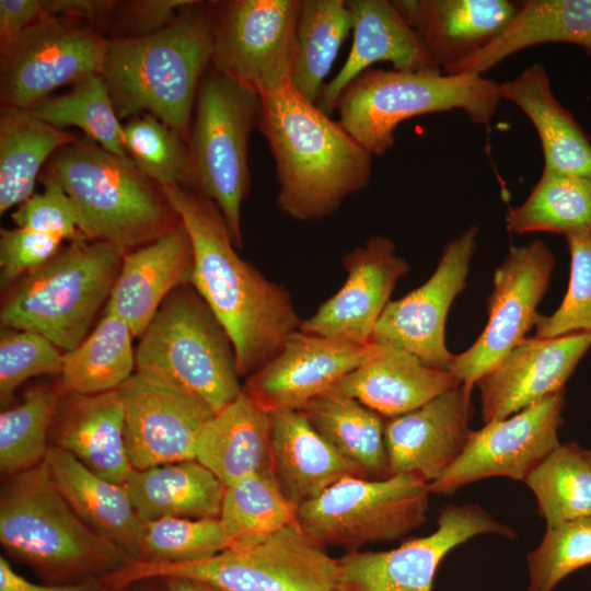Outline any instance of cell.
<instances>
[{
    "mask_svg": "<svg viewBox=\"0 0 591 591\" xmlns=\"http://www.w3.org/2000/svg\"><path fill=\"white\" fill-rule=\"evenodd\" d=\"M62 355L38 333L1 327L0 332V404L7 408L16 389L27 379L61 374Z\"/></svg>",
    "mask_w": 591,
    "mask_h": 591,
    "instance_id": "obj_47",
    "label": "cell"
},
{
    "mask_svg": "<svg viewBox=\"0 0 591 591\" xmlns=\"http://www.w3.org/2000/svg\"><path fill=\"white\" fill-rule=\"evenodd\" d=\"M333 591H351V590L340 584L339 587H337V588H336L335 590H333Z\"/></svg>",
    "mask_w": 591,
    "mask_h": 591,
    "instance_id": "obj_54",
    "label": "cell"
},
{
    "mask_svg": "<svg viewBox=\"0 0 591 591\" xmlns=\"http://www.w3.org/2000/svg\"><path fill=\"white\" fill-rule=\"evenodd\" d=\"M565 236L570 253L568 289L553 314H537L536 337L591 333V232L583 230Z\"/></svg>",
    "mask_w": 591,
    "mask_h": 591,
    "instance_id": "obj_46",
    "label": "cell"
},
{
    "mask_svg": "<svg viewBox=\"0 0 591 591\" xmlns=\"http://www.w3.org/2000/svg\"><path fill=\"white\" fill-rule=\"evenodd\" d=\"M195 460L225 487L270 467L268 414L243 390L200 431Z\"/></svg>",
    "mask_w": 591,
    "mask_h": 591,
    "instance_id": "obj_33",
    "label": "cell"
},
{
    "mask_svg": "<svg viewBox=\"0 0 591 591\" xmlns=\"http://www.w3.org/2000/svg\"><path fill=\"white\" fill-rule=\"evenodd\" d=\"M186 228L194 251L192 286L229 334L239 375L265 364L301 320L287 289L239 256L217 205L198 190L160 186Z\"/></svg>",
    "mask_w": 591,
    "mask_h": 591,
    "instance_id": "obj_1",
    "label": "cell"
},
{
    "mask_svg": "<svg viewBox=\"0 0 591 591\" xmlns=\"http://www.w3.org/2000/svg\"><path fill=\"white\" fill-rule=\"evenodd\" d=\"M437 529L384 552L352 551L338 559L340 584L351 591H431L441 560L479 534L514 537V531L474 503L448 505Z\"/></svg>",
    "mask_w": 591,
    "mask_h": 591,
    "instance_id": "obj_16",
    "label": "cell"
},
{
    "mask_svg": "<svg viewBox=\"0 0 591 591\" xmlns=\"http://www.w3.org/2000/svg\"><path fill=\"white\" fill-rule=\"evenodd\" d=\"M61 239L24 229H1L0 283L5 287L47 263L59 252Z\"/></svg>",
    "mask_w": 591,
    "mask_h": 591,
    "instance_id": "obj_49",
    "label": "cell"
},
{
    "mask_svg": "<svg viewBox=\"0 0 591 591\" xmlns=\"http://www.w3.org/2000/svg\"><path fill=\"white\" fill-rule=\"evenodd\" d=\"M126 250L83 236L24 276L2 302V327L40 334L66 351L86 337L108 300Z\"/></svg>",
    "mask_w": 591,
    "mask_h": 591,
    "instance_id": "obj_8",
    "label": "cell"
},
{
    "mask_svg": "<svg viewBox=\"0 0 591 591\" xmlns=\"http://www.w3.org/2000/svg\"><path fill=\"white\" fill-rule=\"evenodd\" d=\"M346 280L299 329L305 333L359 345L372 343L373 332L397 281L408 270L396 255L394 242L371 236L343 257Z\"/></svg>",
    "mask_w": 591,
    "mask_h": 591,
    "instance_id": "obj_20",
    "label": "cell"
},
{
    "mask_svg": "<svg viewBox=\"0 0 591 591\" xmlns=\"http://www.w3.org/2000/svg\"><path fill=\"white\" fill-rule=\"evenodd\" d=\"M586 453H587L588 459H589L590 462H591V450H586Z\"/></svg>",
    "mask_w": 591,
    "mask_h": 591,
    "instance_id": "obj_56",
    "label": "cell"
},
{
    "mask_svg": "<svg viewBox=\"0 0 591 591\" xmlns=\"http://www.w3.org/2000/svg\"><path fill=\"white\" fill-rule=\"evenodd\" d=\"M228 547L229 540L219 518H163L144 522L140 561H196L210 558Z\"/></svg>",
    "mask_w": 591,
    "mask_h": 591,
    "instance_id": "obj_44",
    "label": "cell"
},
{
    "mask_svg": "<svg viewBox=\"0 0 591 591\" xmlns=\"http://www.w3.org/2000/svg\"><path fill=\"white\" fill-rule=\"evenodd\" d=\"M193 0L117 1L103 32L108 39L137 38L151 35L172 23Z\"/></svg>",
    "mask_w": 591,
    "mask_h": 591,
    "instance_id": "obj_50",
    "label": "cell"
},
{
    "mask_svg": "<svg viewBox=\"0 0 591 591\" xmlns=\"http://www.w3.org/2000/svg\"><path fill=\"white\" fill-rule=\"evenodd\" d=\"M134 337L123 318L105 310L92 333L62 355L60 392L95 395L117 390L136 370Z\"/></svg>",
    "mask_w": 591,
    "mask_h": 591,
    "instance_id": "obj_36",
    "label": "cell"
},
{
    "mask_svg": "<svg viewBox=\"0 0 591 591\" xmlns=\"http://www.w3.org/2000/svg\"><path fill=\"white\" fill-rule=\"evenodd\" d=\"M477 231L471 227L449 242L430 278L403 298L389 302L372 341L405 350L429 367L449 371L455 355L445 344L447 315L466 286Z\"/></svg>",
    "mask_w": 591,
    "mask_h": 591,
    "instance_id": "obj_17",
    "label": "cell"
},
{
    "mask_svg": "<svg viewBox=\"0 0 591 591\" xmlns=\"http://www.w3.org/2000/svg\"><path fill=\"white\" fill-rule=\"evenodd\" d=\"M193 274V244L179 220L154 241L125 255L105 310L140 337L167 296L192 285Z\"/></svg>",
    "mask_w": 591,
    "mask_h": 591,
    "instance_id": "obj_23",
    "label": "cell"
},
{
    "mask_svg": "<svg viewBox=\"0 0 591 591\" xmlns=\"http://www.w3.org/2000/svg\"><path fill=\"white\" fill-rule=\"evenodd\" d=\"M260 97L216 71L202 77L188 148L193 187L219 208L235 247H242L241 208L250 190L248 143Z\"/></svg>",
    "mask_w": 591,
    "mask_h": 591,
    "instance_id": "obj_10",
    "label": "cell"
},
{
    "mask_svg": "<svg viewBox=\"0 0 591 591\" xmlns=\"http://www.w3.org/2000/svg\"><path fill=\"white\" fill-rule=\"evenodd\" d=\"M375 344L359 345L300 331L252 373L243 391L265 412L301 408L332 390L373 354Z\"/></svg>",
    "mask_w": 591,
    "mask_h": 591,
    "instance_id": "obj_19",
    "label": "cell"
},
{
    "mask_svg": "<svg viewBox=\"0 0 591 591\" xmlns=\"http://www.w3.org/2000/svg\"><path fill=\"white\" fill-rule=\"evenodd\" d=\"M590 232H591V227H590Z\"/></svg>",
    "mask_w": 591,
    "mask_h": 591,
    "instance_id": "obj_57",
    "label": "cell"
},
{
    "mask_svg": "<svg viewBox=\"0 0 591 591\" xmlns=\"http://www.w3.org/2000/svg\"><path fill=\"white\" fill-rule=\"evenodd\" d=\"M0 591H119L105 577L71 583H36L18 573L0 557ZM123 591V590H121Z\"/></svg>",
    "mask_w": 591,
    "mask_h": 591,
    "instance_id": "obj_51",
    "label": "cell"
},
{
    "mask_svg": "<svg viewBox=\"0 0 591 591\" xmlns=\"http://www.w3.org/2000/svg\"><path fill=\"white\" fill-rule=\"evenodd\" d=\"M299 409L360 477L391 476L383 416L334 387Z\"/></svg>",
    "mask_w": 591,
    "mask_h": 591,
    "instance_id": "obj_34",
    "label": "cell"
},
{
    "mask_svg": "<svg viewBox=\"0 0 591 591\" xmlns=\"http://www.w3.org/2000/svg\"><path fill=\"white\" fill-rule=\"evenodd\" d=\"M300 3L212 1L211 67L259 96L289 83Z\"/></svg>",
    "mask_w": 591,
    "mask_h": 591,
    "instance_id": "obj_12",
    "label": "cell"
},
{
    "mask_svg": "<svg viewBox=\"0 0 591 591\" xmlns=\"http://www.w3.org/2000/svg\"><path fill=\"white\" fill-rule=\"evenodd\" d=\"M47 172L72 200L85 239L127 251L154 241L179 222L159 187L130 159L88 138L59 149Z\"/></svg>",
    "mask_w": 591,
    "mask_h": 591,
    "instance_id": "obj_5",
    "label": "cell"
},
{
    "mask_svg": "<svg viewBox=\"0 0 591 591\" xmlns=\"http://www.w3.org/2000/svg\"><path fill=\"white\" fill-rule=\"evenodd\" d=\"M564 390L500 420L472 430L461 455L434 480L430 493L449 495L489 477L525 482L560 443Z\"/></svg>",
    "mask_w": 591,
    "mask_h": 591,
    "instance_id": "obj_15",
    "label": "cell"
},
{
    "mask_svg": "<svg viewBox=\"0 0 591 591\" xmlns=\"http://www.w3.org/2000/svg\"><path fill=\"white\" fill-rule=\"evenodd\" d=\"M267 414L270 470L297 510L339 479L359 476L301 409L279 408Z\"/></svg>",
    "mask_w": 591,
    "mask_h": 591,
    "instance_id": "obj_26",
    "label": "cell"
},
{
    "mask_svg": "<svg viewBox=\"0 0 591 591\" xmlns=\"http://www.w3.org/2000/svg\"><path fill=\"white\" fill-rule=\"evenodd\" d=\"M212 1L193 0L164 28L108 39L101 76L119 119L150 114L187 143L200 81L211 66Z\"/></svg>",
    "mask_w": 591,
    "mask_h": 591,
    "instance_id": "obj_3",
    "label": "cell"
},
{
    "mask_svg": "<svg viewBox=\"0 0 591 591\" xmlns=\"http://www.w3.org/2000/svg\"><path fill=\"white\" fill-rule=\"evenodd\" d=\"M374 344L371 357L334 389L384 418L416 410L461 383L450 371L429 367L405 350Z\"/></svg>",
    "mask_w": 591,
    "mask_h": 591,
    "instance_id": "obj_27",
    "label": "cell"
},
{
    "mask_svg": "<svg viewBox=\"0 0 591 591\" xmlns=\"http://www.w3.org/2000/svg\"><path fill=\"white\" fill-rule=\"evenodd\" d=\"M56 416L55 442L100 477L125 485L132 466L125 442V410L117 390L67 395Z\"/></svg>",
    "mask_w": 591,
    "mask_h": 591,
    "instance_id": "obj_29",
    "label": "cell"
},
{
    "mask_svg": "<svg viewBox=\"0 0 591 591\" xmlns=\"http://www.w3.org/2000/svg\"><path fill=\"white\" fill-rule=\"evenodd\" d=\"M501 100L499 83L480 74L369 68L341 91L335 109L344 128L372 157H381L406 119L462 109L473 123L488 125Z\"/></svg>",
    "mask_w": 591,
    "mask_h": 591,
    "instance_id": "obj_7",
    "label": "cell"
},
{
    "mask_svg": "<svg viewBox=\"0 0 591 591\" xmlns=\"http://www.w3.org/2000/svg\"><path fill=\"white\" fill-rule=\"evenodd\" d=\"M0 542L47 583L97 579L130 563L76 513L53 482L45 461L11 476L2 488Z\"/></svg>",
    "mask_w": 591,
    "mask_h": 591,
    "instance_id": "obj_4",
    "label": "cell"
},
{
    "mask_svg": "<svg viewBox=\"0 0 591 591\" xmlns=\"http://www.w3.org/2000/svg\"><path fill=\"white\" fill-rule=\"evenodd\" d=\"M591 565V518L564 521L547 530L528 555L526 591H554L573 571Z\"/></svg>",
    "mask_w": 591,
    "mask_h": 591,
    "instance_id": "obj_45",
    "label": "cell"
},
{
    "mask_svg": "<svg viewBox=\"0 0 591 591\" xmlns=\"http://www.w3.org/2000/svg\"><path fill=\"white\" fill-rule=\"evenodd\" d=\"M43 18L42 0H0V45Z\"/></svg>",
    "mask_w": 591,
    "mask_h": 591,
    "instance_id": "obj_52",
    "label": "cell"
},
{
    "mask_svg": "<svg viewBox=\"0 0 591 591\" xmlns=\"http://www.w3.org/2000/svg\"><path fill=\"white\" fill-rule=\"evenodd\" d=\"M123 143L137 169L158 187H193L188 143L153 115L130 118L123 126Z\"/></svg>",
    "mask_w": 591,
    "mask_h": 591,
    "instance_id": "obj_43",
    "label": "cell"
},
{
    "mask_svg": "<svg viewBox=\"0 0 591 591\" xmlns=\"http://www.w3.org/2000/svg\"><path fill=\"white\" fill-rule=\"evenodd\" d=\"M139 338L136 373L197 396L215 414L241 394L231 338L192 285L167 296Z\"/></svg>",
    "mask_w": 591,
    "mask_h": 591,
    "instance_id": "obj_9",
    "label": "cell"
},
{
    "mask_svg": "<svg viewBox=\"0 0 591 591\" xmlns=\"http://www.w3.org/2000/svg\"><path fill=\"white\" fill-rule=\"evenodd\" d=\"M429 484L415 474L382 479L346 476L297 510V521L317 544L357 549L398 540L427 520Z\"/></svg>",
    "mask_w": 591,
    "mask_h": 591,
    "instance_id": "obj_11",
    "label": "cell"
},
{
    "mask_svg": "<svg viewBox=\"0 0 591 591\" xmlns=\"http://www.w3.org/2000/svg\"><path fill=\"white\" fill-rule=\"evenodd\" d=\"M50 477L76 513L131 561L142 560L144 521L125 485L108 482L57 445L45 457Z\"/></svg>",
    "mask_w": 591,
    "mask_h": 591,
    "instance_id": "obj_28",
    "label": "cell"
},
{
    "mask_svg": "<svg viewBox=\"0 0 591 591\" xmlns=\"http://www.w3.org/2000/svg\"><path fill=\"white\" fill-rule=\"evenodd\" d=\"M165 591H218L209 586L186 579H163Z\"/></svg>",
    "mask_w": 591,
    "mask_h": 591,
    "instance_id": "obj_53",
    "label": "cell"
},
{
    "mask_svg": "<svg viewBox=\"0 0 591 591\" xmlns=\"http://www.w3.org/2000/svg\"><path fill=\"white\" fill-rule=\"evenodd\" d=\"M53 387L28 390L22 402L0 414V471L11 477L45 461L48 430L59 403Z\"/></svg>",
    "mask_w": 591,
    "mask_h": 591,
    "instance_id": "obj_42",
    "label": "cell"
},
{
    "mask_svg": "<svg viewBox=\"0 0 591 591\" xmlns=\"http://www.w3.org/2000/svg\"><path fill=\"white\" fill-rule=\"evenodd\" d=\"M186 579L218 591H333L340 586L338 559L294 521L266 535L187 563L131 561L106 576L117 590L150 579Z\"/></svg>",
    "mask_w": 591,
    "mask_h": 591,
    "instance_id": "obj_6",
    "label": "cell"
},
{
    "mask_svg": "<svg viewBox=\"0 0 591 591\" xmlns=\"http://www.w3.org/2000/svg\"><path fill=\"white\" fill-rule=\"evenodd\" d=\"M554 264L553 252L541 240L510 246L494 273L483 333L468 349L455 355L449 367L462 384L473 389L535 324L536 308L548 288Z\"/></svg>",
    "mask_w": 591,
    "mask_h": 591,
    "instance_id": "obj_14",
    "label": "cell"
},
{
    "mask_svg": "<svg viewBox=\"0 0 591 591\" xmlns=\"http://www.w3.org/2000/svg\"><path fill=\"white\" fill-rule=\"evenodd\" d=\"M117 392L124 405L126 451L132 468L195 460L198 436L215 415L204 401L136 372Z\"/></svg>",
    "mask_w": 591,
    "mask_h": 591,
    "instance_id": "obj_18",
    "label": "cell"
},
{
    "mask_svg": "<svg viewBox=\"0 0 591 591\" xmlns=\"http://www.w3.org/2000/svg\"><path fill=\"white\" fill-rule=\"evenodd\" d=\"M125 487L139 518L218 519L225 486L196 460L132 468Z\"/></svg>",
    "mask_w": 591,
    "mask_h": 591,
    "instance_id": "obj_32",
    "label": "cell"
},
{
    "mask_svg": "<svg viewBox=\"0 0 591 591\" xmlns=\"http://www.w3.org/2000/svg\"><path fill=\"white\" fill-rule=\"evenodd\" d=\"M347 4L352 15L351 49L321 93L316 106L322 112L331 116L348 83L379 61L398 71L442 72L392 1L347 0Z\"/></svg>",
    "mask_w": 591,
    "mask_h": 591,
    "instance_id": "obj_25",
    "label": "cell"
},
{
    "mask_svg": "<svg viewBox=\"0 0 591 591\" xmlns=\"http://www.w3.org/2000/svg\"><path fill=\"white\" fill-rule=\"evenodd\" d=\"M131 591H155L153 589H148V588H137V589H134Z\"/></svg>",
    "mask_w": 591,
    "mask_h": 591,
    "instance_id": "obj_55",
    "label": "cell"
},
{
    "mask_svg": "<svg viewBox=\"0 0 591 591\" xmlns=\"http://www.w3.org/2000/svg\"><path fill=\"white\" fill-rule=\"evenodd\" d=\"M509 25L487 46L445 74H480L511 55L546 43L581 46L591 56V0H524Z\"/></svg>",
    "mask_w": 591,
    "mask_h": 591,
    "instance_id": "obj_31",
    "label": "cell"
},
{
    "mask_svg": "<svg viewBox=\"0 0 591 591\" xmlns=\"http://www.w3.org/2000/svg\"><path fill=\"white\" fill-rule=\"evenodd\" d=\"M78 139L25 109L1 107L0 212L3 215L33 195L43 164L62 147Z\"/></svg>",
    "mask_w": 591,
    "mask_h": 591,
    "instance_id": "obj_35",
    "label": "cell"
},
{
    "mask_svg": "<svg viewBox=\"0 0 591 591\" xmlns=\"http://www.w3.org/2000/svg\"><path fill=\"white\" fill-rule=\"evenodd\" d=\"M500 95L515 104L535 127L545 170L591 179V142L582 127L556 99L543 65L526 67L499 83Z\"/></svg>",
    "mask_w": 591,
    "mask_h": 591,
    "instance_id": "obj_30",
    "label": "cell"
},
{
    "mask_svg": "<svg viewBox=\"0 0 591 591\" xmlns=\"http://www.w3.org/2000/svg\"><path fill=\"white\" fill-rule=\"evenodd\" d=\"M444 73L494 40L518 13L510 0H393Z\"/></svg>",
    "mask_w": 591,
    "mask_h": 591,
    "instance_id": "obj_24",
    "label": "cell"
},
{
    "mask_svg": "<svg viewBox=\"0 0 591 591\" xmlns=\"http://www.w3.org/2000/svg\"><path fill=\"white\" fill-rule=\"evenodd\" d=\"M524 483L547 526L591 518V462L578 444H560Z\"/></svg>",
    "mask_w": 591,
    "mask_h": 591,
    "instance_id": "obj_40",
    "label": "cell"
},
{
    "mask_svg": "<svg viewBox=\"0 0 591 591\" xmlns=\"http://www.w3.org/2000/svg\"><path fill=\"white\" fill-rule=\"evenodd\" d=\"M352 32L347 0H301L290 84L316 104L341 44Z\"/></svg>",
    "mask_w": 591,
    "mask_h": 591,
    "instance_id": "obj_37",
    "label": "cell"
},
{
    "mask_svg": "<svg viewBox=\"0 0 591 591\" xmlns=\"http://www.w3.org/2000/svg\"><path fill=\"white\" fill-rule=\"evenodd\" d=\"M25 111L60 129L77 127L106 151L130 159L123 143V126L101 74H90L69 92L49 96Z\"/></svg>",
    "mask_w": 591,
    "mask_h": 591,
    "instance_id": "obj_39",
    "label": "cell"
},
{
    "mask_svg": "<svg viewBox=\"0 0 591 591\" xmlns=\"http://www.w3.org/2000/svg\"><path fill=\"white\" fill-rule=\"evenodd\" d=\"M591 347V333L553 338L524 337L475 384L485 424L505 419L563 391Z\"/></svg>",
    "mask_w": 591,
    "mask_h": 591,
    "instance_id": "obj_21",
    "label": "cell"
},
{
    "mask_svg": "<svg viewBox=\"0 0 591 591\" xmlns=\"http://www.w3.org/2000/svg\"><path fill=\"white\" fill-rule=\"evenodd\" d=\"M39 179L44 190L32 195L19 205L12 213L16 228H24L70 242L81 237L74 205L62 186L49 173Z\"/></svg>",
    "mask_w": 591,
    "mask_h": 591,
    "instance_id": "obj_48",
    "label": "cell"
},
{
    "mask_svg": "<svg viewBox=\"0 0 591 591\" xmlns=\"http://www.w3.org/2000/svg\"><path fill=\"white\" fill-rule=\"evenodd\" d=\"M260 97L258 128L275 162L277 202L288 217L317 220L332 216L364 188L373 157L290 82Z\"/></svg>",
    "mask_w": 591,
    "mask_h": 591,
    "instance_id": "obj_2",
    "label": "cell"
},
{
    "mask_svg": "<svg viewBox=\"0 0 591 591\" xmlns=\"http://www.w3.org/2000/svg\"><path fill=\"white\" fill-rule=\"evenodd\" d=\"M472 391L459 383L416 410L386 418L390 475L415 474L429 484L461 455L472 432Z\"/></svg>",
    "mask_w": 591,
    "mask_h": 591,
    "instance_id": "obj_22",
    "label": "cell"
},
{
    "mask_svg": "<svg viewBox=\"0 0 591 591\" xmlns=\"http://www.w3.org/2000/svg\"><path fill=\"white\" fill-rule=\"evenodd\" d=\"M219 520L230 547L297 521V509L268 467L225 487Z\"/></svg>",
    "mask_w": 591,
    "mask_h": 591,
    "instance_id": "obj_41",
    "label": "cell"
},
{
    "mask_svg": "<svg viewBox=\"0 0 591 591\" xmlns=\"http://www.w3.org/2000/svg\"><path fill=\"white\" fill-rule=\"evenodd\" d=\"M107 37L78 21L45 16L0 45L2 106L30 109L58 88L101 74Z\"/></svg>",
    "mask_w": 591,
    "mask_h": 591,
    "instance_id": "obj_13",
    "label": "cell"
},
{
    "mask_svg": "<svg viewBox=\"0 0 591 591\" xmlns=\"http://www.w3.org/2000/svg\"><path fill=\"white\" fill-rule=\"evenodd\" d=\"M591 179L543 169L528 198L510 208L506 228L513 234H570L590 230Z\"/></svg>",
    "mask_w": 591,
    "mask_h": 591,
    "instance_id": "obj_38",
    "label": "cell"
}]
</instances>
